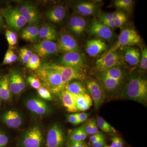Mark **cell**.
<instances>
[{"mask_svg":"<svg viewBox=\"0 0 147 147\" xmlns=\"http://www.w3.org/2000/svg\"><path fill=\"white\" fill-rule=\"evenodd\" d=\"M120 96L122 98L134 100L146 106V79L142 77L140 74L131 75L121 91Z\"/></svg>","mask_w":147,"mask_h":147,"instance_id":"1","label":"cell"},{"mask_svg":"<svg viewBox=\"0 0 147 147\" xmlns=\"http://www.w3.org/2000/svg\"><path fill=\"white\" fill-rule=\"evenodd\" d=\"M142 39L140 35L132 26L122 27L117 42L110 49L105 53H109L119 50L126 46H138L142 45Z\"/></svg>","mask_w":147,"mask_h":147,"instance_id":"2","label":"cell"},{"mask_svg":"<svg viewBox=\"0 0 147 147\" xmlns=\"http://www.w3.org/2000/svg\"><path fill=\"white\" fill-rule=\"evenodd\" d=\"M42 67L54 69L59 72L61 76L65 88L69 82L75 80L83 81L86 76L85 71L82 68L68 67L55 63H44Z\"/></svg>","mask_w":147,"mask_h":147,"instance_id":"3","label":"cell"},{"mask_svg":"<svg viewBox=\"0 0 147 147\" xmlns=\"http://www.w3.org/2000/svg\"><path fill=\"white\" fill-rule=\"evenodd\" d=\"M38 75L45 86L54 93H61L65 90L61 76L57 71L41 66Z\"/></svg>","mask_w":147,"mask_h":147,"instance_id":"4","label":"cell"},{"mask_svg":"<svg viewBox=\"0 0 147 147\" xmlns=\"http://www.w3.org/2000/svg\"><path fill=\"white\" fill-rule=\"evenodd\" d=\"M0 11L7 24L13 31L19 32L28 24L17 7L8 6L0 9Z\"/></svg>","mask_w":147,"mask_h":147,"instance_id":"5","label":"cell"},{"mask_svg":"<svg viewBox=\"0 0 147 147\" xmlns=\"http://www.w3.org/2000/svg\"><path fill=\"white\" fill-rule=\"evenodd\" d=\"M125 64L120 50L111 53H105L98 59L95 65V71L100 73L114 67Z\"/></svg>","mask_w":147,"mask_h":147,"instance_id":"6","label":"cell"},{"mask_svg":"<svg viewBox=\"0 0 147 147\" xmlns=\"http://www.w3.org/2000/svg\"><path fill=\"white\" fill-rule=\"evenodd\" d=\"M58 52L63 53L80 52V46L74 37L68 32L61 31L58 34Z\"/></svg>","mask_w":147,"mask_h":147,"instance_id":"7","label":"cell"},{"mask_svg":"<svg viewBox=\"0 0 147 147\" xmlns=\"http://www.w3.org/2000/svg\"><path fill=\"white\" fill-rule=\"evenodd\" d=\"M43 136L39 126L35 125L29 129L21 139V147H42Z\"/></svg>","mask_w":147,"mask_h":147,"instance_id":"8","label":"cell"},{"mask_svg":"<svg viewBox=\"0 0 147 147\" xmlns=\"http://www.w3.org/2000/svg\"><path fill=\"white\" fill-rule=\"evenodd\" d=\"M17 8L25 17L29 25H37L41 21V16L36 5L30 1L21 3Z\"/></svg>","mask_w":147,"mask_h":147,"instance_id":"9","label":"cell"},{"mask_svg":"<svg viewBox=\"0 0 147 147\" xmlns=\"http://www.w3.org/2000/svg\"><path fill=\"white\" fill-rule=\"evenodd\" d=\"M65 142V134L62 127L58 123L53 124L47 132L46 147H64Z\"/></svg>","mask_w":147,"mask_h":147,"instance_id":"10","label":"cell"},{"mask_svg":"<svg viewBox=\"0 0 147 147\" xmlns=\"http://www.w3.org/2000/svg\"><path fill=\"white\" fill-rule=\"evenodd\" d=\"M88 32L90 35L109 42H112L115 38V34L113 30L97 19H94L92 22Z\"/></svg>","mask_w":147,"mask_h":147,"instance_id":"11","label":"cell"},{"mask_svg":"<svg viewBox=\"0 0 147 147\" xmlns=\"http://www.w3.org/2000/svg\"><path fill=\"white\" fill-rule=\"evenodd\" d=\"M125 65H127L131 71L139 66L141 59V50L136 46H126L119 49Z\"/></svg>","mask_w":147,"mask_h":147,"instance_id":"12","label":"cell"},{"mask_svg":"<svg viewBox=\"0 0 147 147\" xmlns=\"http://www.w3.org/2000/svg\"><path fill=\"white\" fill-rule=\"evenodd\" d=\"M85 61V57L81 52H69L63 53L55 63L68 67L82 68Z\"/></svg>","mask_w":147,"mask_h":147,"instance_id":"13","label":"cell"},{"mask_svg":"<svg viewBox=\"0 0 147 147\" xmlns=\"http://www.w3.org/2000/svg\"><path fill=\"white\" fill-rule=\"evenodd\" d=\"M75 13L84 16H93L100 14L99 5L91 1H76L72 4Z\"/></svg>","mask_w":147,"mask_h":147,"instance_id":"14","label":"cell"},{"mask_svg":"<svg viewBox=\"0 0 147 147\" xmlns=\"http://www.w3.org/2000/svg\"><path fill=\"white\" fill-rule=\"evenodd\" d=\"M88 26V21L84 16L78 13H72L69 17L67 27L69 30L76 36L84 34Z\"/></svg>","mask_w":147,"mask_h":147,"instance_id":"15","label":"cell"},{"mask_svg":"<svg viewBox=\"0 0 147 147\" xmlns=\"http://www.w3.org/2000/svg\"><path fill=\"white\" fill-rule=\"evenodd\" d=\"M33 48L39 57L47 58L57 55V44L54 41L42 40L33 45Z\"/></svg>","mask_w":147,"mask_h":147,"instance_id":"16","label":"cell"},{"mask_svg":"<svg viewBox=\"0 0 147 147\" xmlns=\"http://www.w3.org/2000/svg\"><path fill=\"white\" fill-rule=\"evenodd\" d=\"M67 13V8L63 5H57L45 12L46 18L52 23L60 24L63 21Z\"/></svg>","mask_w":147,"mask_h":147,"instance_id":"17","label":"cell"},{"mask_svg":"<svg viewBox=\"0 0 147 147\" xmlns=\"http://www.w3.org/2000/svg\"><path fill=\"white\" fill-rule=\"evenodd\" d=\"M29 110L38 115H45L50 113V108L45 101L36 98L28 99L26 103Z\"/></svg>","mask_w":147,"mask_h":147,"instance_id":"18","label":"cell"},{"mask_svg":"<svg viewBox=\"0 0 147 147\" xmlns=\"http://www.w3.org/2000/svg\"><path fill=\"white\" fill-rule=\"evenodd\" d=\"M108 45L104 40L99 38L90 40L85 46L86 53L89 56L94 57L107 50Z\"/></svg>","mask_w":147,"mask_h":147,"instance_id":"19","label":"cell"},{"mask_svg":"<svg viewBox=\"0 0 147 147\" xmlns=\"http://www.w3.org/2000/svg\"><path fill=\"white\" fill-rule=\"evenodd\" d=\"M3 123L11 128L20 127L23 123L22 116L18 111L9 110L6 111L1 116Z\"/></svg>","mask_w":147,"mask_h":147,"instance_id":"20","label":"cell"},{"mask_svg":"<svg viewBox=\"0 0 147 147\" xmlns=\"http://www.w3.org/2000/svg\"><path fill=\"white\" fill-rule=\"evenodd\" d=\"M98 75L99 78L103 77L123 81L126 77V72L123 66H117L98 73Z\"/></svg>","mask_w":147,"mask_h":147,"instance_id":"21","label":"cell"},{"mask_svg":"<svg viewBox=\"0 0 147 147\" xmlns=\"http://www.w3.org/2000/svg\"><path fill=\"white\" fill-rule=\"evenodd\" d=\"M39 32L37 25H29L22 29L21 38L27 42L34 43L39 39Z\"/></svg>","mask_w":147,"mask_h":147,"instance_id":"22","label":"cell"},{"mask_svg":"<svg viewBox=\"0 0 147 147\" xmlns=\"http://www.w3.org/2000/svg\"><path fill=\"white\" fill-rule=\"evenodd\" d=\"M21 77V74L14 70L11 71L9 74V85L11 92L12 94L18 95L22 92Z\"/></svg>","mask_w":147,"mask_h":147,"instance_id":"23","label":"cell"},{"mask_svg":"<svg viewBox=\"0 0 147 147\" xmlns=\"http://www.w3.org/2000/svg\"><path fill=\"white\" fill-rule=\"evenodd\" d=\"M57 30L51 24H44L39 29V39L54 42L57 40Z\"/></svg>","mask_w":147,"mask_h":147,"instance_id":"24","label":"cell"},{"mask_svg":"<svg viewBox=\"0 0 147 147\" xmlns=\"http://www.w3.org/2000/svg\"><path fill=\"white\" fill-rule=\"evenodd\" d=\"M77 111H84L89 110L93 105L92 100L88 94L79 95H73Z\"/></svg>","mask_w":147,"mask_h":147,"instance_id":"25","label":"cell"},{"mask_svg":"<svg viewBox=\"0 0 147 147\" xmlns=\"http://www.w3.org/2000/svg\"><path fill=\"white\" fill-rule=\"evenodd\" d=\"M99 79L105 92H108L109 94L114 93L118 90L124 81L103 77H100Z\"/></svg>","mask_w":147,"mask_h":147,"instance_id":"26","label":"cell"},{"mask_svg":"<svg viewBox=\"0 0 147 147\" xmlns=\"http://www.w3.org/2000/svg\"><path fill=\"white\" fill-rule=\"evenodd\" d=\"M61 96L63 105L67 111L70 113H75L78 111L73 94L65 89L61 93Z\"/></svg>","mask_w":147,"mask_h":147,"instance_id":"27","label":"cell"},{"mask_svg":"<svg viewBox=\"0 0 147 147\" xmlns=\"http://www.w3.org/2000/svg\"><path fill=\"white\" fill-rule=\"evenodd\" d=\"M65 89L74 95H79L88 93L86 88L83 83L79 80L72 81L66 85Z\"/></svg>","mask_w":147,"mask_h":147,"instance_id":"28","label":"cell"},{"mask_svg":"<svg viewBox=\"0 0 147 147\" xmlns=\"http://www.w3.org/2000/svg\"><path fill=\"white\" fill-rule=\"evenodd\" d=\"M11 97V93L9 85L8 75L4 76L0 81V98L8 101Z\"/></svg>","mask_w":147,"mask_h":147,"instance_id":"29","label":"cell"},{"mask_svg":"<svg viewBox=\"0 0 147 147\" xmlns=\"http://www.w3.org/2000/svg\"><path fill=\"white\" fill-rule=\"evenodd\" d=\"M91 97L94 105L96 110L99 109L105 98V92L103 88L97 90L88 92Z\"/></svg>","mask_w":147,"mask_h":147,"instance_id":"30","label":"cell"},{"mask_svg":"<svg viewBox=\"0 0 147 147\" xmlns=\"http://www.w3.org/2000/svg\"><path fill=\"white\" fill-rule=\"evenodd\" d=\"M134 2L132 0H115L113 2V5L126 14H130L134 7Z\"/></svg>","mask_w":147,"mask_h":147,"instance_id":"31","label":"cell"},{"mask_svg":"<svg viewBox=\"0 0 147 147\" xmlns=\"http://www.w3.org/2000/svg\"><path fill=\"white\" fill-rule=\"evenodd\" d=\"M98 127L100 130L106 133H114L117 132L115 129L114 128L110 123L104 119L102 117H97L96 120Z\"/></svg>","mask_w":147,"mask_h":147,"instance_id":"32","label":"cell"},{"mask_svg":"<svg viewBox=\"0 0 147 147\" xmlns=\"http://www.w3.org/2000/svg\"><path fill=\"white\" fill-rule=\"evenodd\" d=\"M141 48V59L139 65V73L142 74L146 72L147 69V47L144 45L140 47Z\"/></svg>","mask_w":147,"mask_h":147,"instance_id":"33","label":"cell"},{"mask_svg":"<svg viewBox=\"0 0 147 147\" xmlns=\"http://www.w3.org/2000/svg\"><path fill=\"white\" fill-rule=\"evenodd\" d=\"M41 63L40 57L36 53H33L28 63L26 64V67L32 70H36L40 67Z\"/></svg>","mask_w":147,"mask_h":147,"instance_id":"34","label":"cell"},{"mask_svg":"<svg viewBox=\"0 0 147 147\" xmlns=\"http://www.w3.org/2000/svg\"><path fill=\"white\" fill-rule=\"evenodd\" d=\"M5 37L9 47H13L17 43V35L16 32L7 30L5 31Z\"/></svg>","mask_w":147,"mask_h":147,"instance_id":"35","label":"cell"},{"mask_svg":"<svg viewBox=\"0 0 147 147\" xmlns=\"http://www.w3.org/2000/svg\"><path fill=\"white\" fill-rule=\"evenodd\" d=\"M86 85L87 91L88 92L97 90L103 88L100 82L93 79L87 80Z\"/></svg>","mask_w":147,"mask_h":147,"instance_id":"36","label":"cell"},{"mask_svg":"<svg viewBox=\"0 0 147 147\" xmlns=\"http://www.w3.org/2000/svg\"><path fill=\"white\" fill-rule=\"evenodd\" d=\"M33 54L32 51L26 47H23L20 49L19 57L20 60L24 64H26L30 58Z\"/></svg>","mask_w":147,"mask_h":147,"instance_id":"37","label":"cell"},{"mask_svg":"<svg viewBox=\"0 0 147 147\" xmlns=\"http://www.w3.org/2000/svg\"><path fill=\"white\" fill-rule=\"evenodd\" d=\"M38 94L42 99L48 100L53 99V96L50 91L45 88L40 87L38 90Z\"/></svg>","mask_w":147,"mask_h":147,"instance_id":"38","label":"cell"},{"mask_svg":"<svg viewBox=\"0 0 147 147\" xmlns=\"http://www.w3.org/2000/svg\"><path fill=\"white\" fill-rule=\"evenodd\" d=\"M27 80L31 86L35 89L38 90L41 87V84L39 79L34 76H30L27 77Z\"/></svg>","mask_w":147,"mask_h":147,"instance_id":"39","label":"cell"},{"mask_svg":"<svg viewBox=\"0 0 147 147\" xmlns=\"http://www.w3.org/2000/svg\"><path fill=\"white\" fill-rule=\"evenodd\" d=\"M98 21L103 24L108 21L114 20L113 13H102L100 14Z\"/></svg>","mask_w":147,"mask_h":147,"instance_id":"40","label":"cell"},{"mask_svg":"<svg viewBox=\"0 0 147 147\" xmlns=\"http://www.w3.org/2000/svg\"><path fill=\"white\" fill-rule=\"evenodd\" d=\"M105 140V136L102 133H98L97 134L91 135L90 138V141L91 144Z\"/></svg>","mask_w":147,"mask_h":147,"instance_id":"41","label":"cell"},{"mask_svg":"<svg viewBox=\"0 0 147 147\" xmlns=\"http://www.w3.org/2000/svg\"><path fill=\"white\" fill-rule=\"evenodd\" d=\"M70 141L74 142L82 141L79 136L78 128L75 129L71 131L70 135Z\"/></svg>","mask_w":147,"mask_h":147,"instance_id":"42","label":"cell"},{"mask_svg":"<svg viewBox=\"0 0 147 147\" xmlns=\"http://www.w3.org/2000/svg\"><path fill=\"white\" fill-rule=\"evenodd\" d=\"M9 139L4 132L0 130V147H5L8 143Z\"/></svg>","mask_w":147,"mask_h":147,"instance_id":"43","label":"cell"},{"mask_svg":"<svg viewBox=\"0 0 147 147\" xmlns=\"http://www.w3.org/2000/svg\"><path fill=\"white\" fill-rule=\"evenodd\" d=\"M67 120L68 122L74 125H77L79 124L78 118L76 116V113L70 114L67 116Z\"/></svg>","mask_w":147,"mask_h":147,"instance_id":"44","label":"cell"},{"mask_svg":"<svg viewBox=\"0 0 147 147\" xmlns=\"http://www.w3.org/2000/svg\"><path fill=\"white\" fill-rule=\"evenodd\" d=\"M76 115L78 118L79 124L83 123L86 121L90 115L89 113H76Z\"/></svg>","mask_w":147,"mask_h":147,"instance_id":"45","label":"cell"},{"mask_svg":"<svg viewBox=\"0 0 147 147\" xmlns=\"http://www.w3.org/2000/svg\"><path fill=\"white\" fill-rule=\"evenodd\" d=\"M78 129L81 141H84V140L87 138V136H88L86 129H85V125H83L82 126L78 127Z\"/></svg>","mask_w":147,"mask_h":147,"instance_id":"46","label":"cell"},{"mask_svg":"<svg viewBox=\"0 0 147 147\" xmlns=\"http://www.w3.org/2000/svg\"><path fill=\"white\" fill-rule=\"evenodd\" d=\"M92 119H90L88 122L85 124V127L86 131L88 135H91L92 129Z\"/></svg>","mask_w":147,"mask_h":147,"instance_id":"47","label":"cell"},{"mask_svg":"<svg viewBox=\"0 0 147 147\" xmlns=\"http://www.w3.org/2000/svg\"><path fill=\"white\" fill-rule=\"evenodd\" d=\"M3 65H8L11 64V61L10 51H9V49L7 50L6 53H5L3 61Z\"/></svg>","mask_w":147,"mask_h":147,"instance_id":"48","label":"cell"},{"mask_svg":"<svg viewBox=\"0 0 147 147\" xmlns=\"http://www.w3.org/2000/svg\"><path fill=\"white\" fill-rule=\"evenodd\" d=\"M98 128V127L96 121L94 119H92V129L91 135L99 133Z\"/></svg>","mask_w":147,"mask_h":147,"instance_id":"49","label":"cell"},{"mask_svg":"<svg viewBox=\"0 0 147 147\" xmlns=\"http://www.w3.org/2000/svg\"><path fill=\"white\" fill-rule=\"evenodd\" d=\"M69 144L70 147H84L86 146L84 141L78 142H69Z\"/></svg>","mask_w":147,"mask_h":147,"instance_id":"50","label":"cell"},{"mask_svg":"<svg viewBox=\"0 0 147 147\" xmlns=\"http://www.w3.org/2000/svg\"><path fill=\"white\" fill-rule=\"evenodd\" d=\"M105 146H106V143L105 140L92 143L91 147H104Z\"/></svg>","mask_w":147,"mask_h":147,"instance_id":"51","label":"cell"},{"mask_svg":"<svg viewBox=\"0 0 147 147\" xmlns=\"http://www.w3.org/2000/svg\"><path fill=\"white\" fill-rule=\"evenodd\" d=\"M9 49V51H10L11 61V63H12L16 61L17 59V56L13 50L11 49Z\"/></svg>","mask_w":147,"mask_h":147,"instance_id":"52","label":"cell"},{"mask_svg":"<svg viewBox=\"0 0 147 147\" xmlns=\"http://www.w3.org/2000/svg\"><path fill=\"white\" fill-rule=\"evenodd\" d=\"M117 147H123L124 142L123 140L121 137H117Z\"/></svg>","mask_w":147,"mask_h":147,"instance_id":"53","label":"cell"},{"mask_svg":"<svg viewBox=\"0 0 147 147\" xmlns=\"http://www.w3.org/2000/svg\"><path fill=\"white\" fill-rule=\"evenodd\" d=\"M117 136H114L111 138V144L110 147H117Z\"/></svg>","mask_w":147,"mask_h":147,"instance_id":"54","label":"cell"},{"mask_svg":"<svg viewBox=\"0 0 147 147\" xmlns=\"http://www.w3.org/2000/svg\"><path fill=\"white\" fill-rule=\"evenodd\" d=\"M4 18L3 17L2 14L1 13L0 11V30L3 28V26L4 21Z\"/></svg>","mask_w":147,"mask_h":147,"instance_id":"55","label":"cell"},{"mask_svg":"<svg viewBox=\"0 0 147 147\" xmlns=\"http://www.w3.org/2000/svg\"><path fill=\"white\" fill-rule=\"evenodd\" d=\"M84 147H90V146H88V145L86 144V146H85Z\"/></svg>","mask_w":147,"mask_h":147,"instance_id":"56","label":"cell"},{"mask_svg":"<svg viewBox=\"0 0 147 147\" xmlns=\"http://www.w3.org/2000/svg\"><path fill=\"white\" fill-rule=\"evenodd\" d=\"M67 147H70V146H69V144H67Z\"/></svg>","mask_w":147,"mask_h":147,"instance_id":"57","label":"cell"},{"mask_svg":"<svg viewBox=\"0 0 147 147\" xmlns=\"http://www.w3.org/2000/svg\"><path fill=\"white\" fill-rule=\"evenodd\" d=\"M104 147H110V146H105Z\"/></svg>","mask_w":147,"mask_h":147,"instance_id":"58","label":"cell"},{"mask_svg":"<svg viewBox=\"0 0 147 147\" xmlns=\"http://www.w3.org/2000/svg\"><path fill=\"white\" fill-rule=\"evenodd\" d=\"M1 76H0V81H1Z\"/></svg>","mask_w":147,"mask_h":147,"instance_id":"59","label":"cell"}]
</instances>
